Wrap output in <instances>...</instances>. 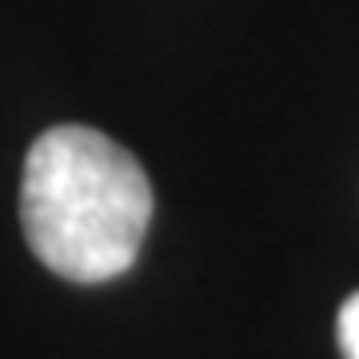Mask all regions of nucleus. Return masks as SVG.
<instances>
[{
  "label": "nucleus",
  "instance_id": "obj_2",
  "mask_svg": "<svg viewBox=\"0 0 359 359\" xmlns=\"http://www.w3.org/2000/svg\"><path fill=\"white\" fill-rule=\"evenodd\" d=\"M335 332H339V351H344V359H359V292L339 308V327Z\"/></svg>",
  "mask_w": 359,
  "mask_h": 359
},
{
  "label": "nucleus",
  "instance_id": "obj_1",
  "mask_svg": "<svg viewBox=\"0 0 359 359\" xmlns=\"http://www.w3.org/2000/svg\"><path fill=\"white\" fill-rule=\"evenodd\" d=\"M20 224L48 271L72 283H108L136 264L152 224V184L96 128L44 132L25 160Z\"/></svg>",
  "mask_w": 359,
  "mask_h": 359
}]
</instances>
